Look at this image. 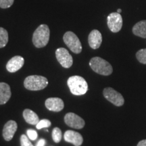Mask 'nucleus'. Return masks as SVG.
<instances>
[{"mask_svg": "<svg viewBox=\"0 0 146 146\" xmlns=\"http://www.w3.org/2000/svg\"><path fill=\"white\" fill-rule=\"evenodd\" d=\"M67 84L70 92L75 96H82L88 91V84L82 76H70L67 81Z\"/></svg>", "mask_w": 146, "mask_h": 146, "instance_id": "nucleus-1", "label": "nucleus"}, {"mask_svg": "<svg viewBox=\"0 0 146 146\" xmlns=\"http://www.w3.org/2000/svg\"><path fill=\"white\" fill-rule=\"evenodd\" d=\"M50 31L46 25H41L35 31L33 35V43L37 48L46 46L50 40Z\"/></svg>", "mask_w": 146, "mask_h": 146, "instance_id": "nucleus-2", "label": "nucleus"}, {"mask_svg": "<svg viewBox=\"0 0 146 146\" xmlns=\"http://www.w3.org/2000/svg\"><path fill=\"white\" fill-rule=\"evenodd\" d=\"M89 65L94 72L101 75L108 76L113 72L112 65L106 60L100 57L91 58L89 62Z\"/></svg>", "mask_w": 146, "mask_h": 146, "instance_id": "nucleus-3", "label": "nucleus"}, {"mask_svg": "<svg viewBox=\"0 0 146 146\" xmlns=\"http://www.w3.org/2000/svg\"><path fill=\"white\" fill-rule=\"evenodd\" d=\"M48 85V81L44 76L39 75L29 76L25 78L24 85L31 91H39L45 89Z\"/></svg>", "mask_w": 146, "mask_h": 146, "instance_id": "nucleus-4", "label": "nucleus"}, {"mask_svg": "<svg viewBox=\"0 0 146 146\" xmlns=\"http://www.w3.org/2000/svg\"><path fill=\"white\" fill-rule=\"evenodd\" d=\"M64 42L74 54H80L82 52V45L78 36L73 32L68 31L63 36Z\"/></svg>", "mask_w": 146, "mask_h": 146, "instance_id": "nucleus-5", "label": "nucleus"}, {"mask_svg": "<svg viewBox=\"0 0 146 146\" xmlns=\"http://www.w3.org/2000/svg\"><path fill=\"white\" fill-rule=\"evenodd\" d=\"M103 94L108 101L111 102L116 106H122L125 103L123 96L112 87L105 88L103 91Z\"/></svg>", "mask_w": 146, "mask_h": 146, "instance_id": "nucleus-6", "label": "nucleus"}, {"mask_svg": "<svg viewBox=\"0 0 146 146\" xmlns=\"http://www.w3.org/2000/svg\"><path fill=\"white\" fill-rule=\"evenodd\" d=\"M123 18L118 12L110 14L107 18L108 27L112 33H118L123 27Z\"/></svg>", "mask_w": 146, "mask_h": 146, "instance_id": "nucleus-7", "label": "nucleus"}, {"mask_svg": "<svg viewBox=\"0 0 146 146\" xmlns=\"http://www.w3.org/2000/svg\"><path fill=\"white\" fill-rule=\"evenodd\" d=\"M56 56L59 63L65 68H68L72 66L73 59L72 56L66 49L60 47L56 51Z\"/></svg>", "mask_w": 146, "mask_h": 146, "instance_id": "nucleus-8", "label": "nucleus"}, {"mask_svg": "<svg viewBox=\"0 0 146 146\" xmlns=\"http://www.w3.org/2000/svg\"><path fill=\"white\" fill-rule=\"evenodd\" d=\"M64 122L70 127L81 129L85 127V123L81 117L72 112L67 113L64 116Z\"/></svg>", "mask_w": 146, "mask_h": 146, "instance_id": "nucleus-9", "label": "nucleus"}, {"mask_svg": "<svg viewBox=\"0 0 146 146\" xmlns=\"http://www.w3.org/2000/svg\"><path fill=\"white\" fill-rule=\"evenodd\" d=\"M64 140L68 143H70L74 146H81L83 142V137L79 133L76 131L68 130L64 135Z\"/></svg>", "mask_w": 146, "mask_h": 146, "instance_id": "nucleus-10", "label": "nucleus"}, {"mask_svg": "<svg viewBox=\"0 0 146 146\" xmlns=\"http://www.w3.org/2000/svg\"><path fill=\"white\" fill-rule=\"evenodd\" d=\"M17 128V123L14 120H9L5 124L3 129V137L5 141H9L12 139Z\"/></svg>", "mask_w": 146, "mask_h": 146, "instance_id": "nucleus-11", "label": "nucleus"}, {"mask_svg": "<svg viewBox=\"0 0 146 146\" xmlns=\"http://www.w3.org/2000/svg\"><path fill=\"white\" fill-rule=\"evenodd\" d=\"M25 64V59L20 56H16L9 60L6 64V69L10 72H16L19 70Z\"/></svg>", "mask_w": 146, "mask_h": 146, "instance_id": "nucleus-12", "label": "nucleus"}, {"mask_svg": "<svg viewBox=\"0 0 146 146\" xmlns=\"http://www.w3.org/2000/svg\"><path fill=\"white\" fill-rule=\"evenodd\" d=\"M45 107L53 112H60L64 107L63 100L58 98H50L45 101Z\"/></svg>", "mask_w": 146, "mask_h": 146, "instance_id": "nucleus-13", "label": "nucleus"}, {"mask_svg": "<svg viewBox=\"0 0 146 146\" xmlns=\"http://www.w3.org/2000/svg\"><path fill=\"white\" fill-rule=\"evenodd\" d=\"M89 45L94 50H97L102 43V35L98 30H93L88 36Z\"/></svg>", "mask_w": 146, "mask_h": 146, "instance_id": "nucleus-14", "label": "nucleus"}, {"mask_svg": "<svg viewBox=\"0 0 146 146\" xmlns=\"http://www.w3.org/2000/svg\"><path fill=\"white\" fill-rule=\"evenodd\" d=\"M11 96L10 85L5 83H0V105L6 104L10 99Z\"/></svg>", "mask_w": 146, "mask_h": 146, "instance_id": "nucleus-15", "label": "nucleus"}, {"mask_svg": "<svg viewBox=\"0 0 146 146\" xmlns=\"http://www.w3.org/2000/svg\"><path fill=\"white\" fill-rule=\"evenodd\" d=\"M23 117L27 123L32 125H36L40 120L37 114L30 109H25L24 110Z\"/></svg>", "mask_w": 146, "mask_h": 146, "instance_id": "nucleus-16", "label": "nucleus"}, {"mask_svg": "<svg viewBox=\"0 0 146 146\" xmlns=\"http://www.w3.org/2000/svg\"><path fill=\"white\" fill-rule=\"evenodd\" d=\"M133 33L139 37L146 38V21L138 22L133 27Z\"/></svg>", "mask_w": 146, "mask_h": 146, "instance_id": "nucleus-17", "label": "nucleus"}, {"mask_svg": "<svg viewBox=\"0 0 146 146\" xmlns=\"http://www.w3.org/2000/svg\"><path fill=\"white\" fill-rule=\"evenodd\" d=\"M8 42V33L5 29L0 27V48L4 47Z\"/></svg>", "mask_w": 146, "mask_h": 146, "instance_id": "nucleus-18", "label": "nucleus"}, {"mask_svg": "<svg viewBox=\"0 0 146 146\" xmlns=\"http://www.w3.org/2000/svg\"><path fill=\"white\" fill-rule=\"evenodd\" d=\"M62 137V133L59 128L56 127L52 131V139L55 143H59Z\"/></svg>", "mask_w": 146, "mask_h": 146, "instance_id": "nucleus-19", "label": "nucleus"}, {"mask_svg": "<svg viewBox=\"0 0 146 146\" xmlns=\"http://www.w3.org/2000/svg\"><path fill=\"white\" fill-rule=\"evenodd\" d=\"M137 59L140 63L146 64V49H141L136 54Z\"/></svg>", "mask_w": 146, "mask_h": 146, "instance_id": "nucleus-20", "label": "nucleus"}, {"mask_svg": "<svg viewBox=\"0 0 146 146\" xmlns=\"http://www.w3.org/2000/svg\"><path fill=\"white\" fill-rule=\"evenodd\" d=\"M51 125H52V123H51L50 120L47 119H43L39 120V123L36 125V127L37 129H41L43 128L50 127Z\"/></svg>", "mask_w": 146, "mask_h": 146, "instance_id": "nucleus-21", "label": "nucleus"}, {"mask_svg": "<svg viewBox=\"0 0 146 146\" xmlns=\"http://www.w3.org/2000/svg\"><path fill=\"white\" fill-rule=\"evenodd\" d=\"M21 146H33L29 137L25 135H22L21 137Z\"/></svg>", "mask_w": 146, "mask_h": 146, "instance_id": "nucleus-22", "label": "nucleus"}, {"mask_svg": "<svg viewBox=\"0 0 146 146\" xmlns=\"http://www.w3.org/2000/svg\"><path fill=\"white\" fill-rule=\"evenodd\" d=\"M14 0H0V8H8L13 5Z\"/></svg>", "mask_w": 146, "mask_h": 146, "instance_id": "nucleus-23", "label": "nucleus"}, {"mask_svg": "<svg viewBox=\"0 0 146 146\" xmlns=\"http://www.w3.org/2000/svg\"><path fill=\"white\" fill-rule=\"evenodd\" d=\"M27 135H28L29 138L32 141H35L37 138V133L33 129H28L27 130Z\"/></svg>", "mask_w": 146, "mask_h": 146, "instance_id": "nucleus-24", "label": "nucleus"}, {"mask_svg": "<svg viewBox=\"0 0 146 146\" xmlns=\"http://www.w3.org/2000/svg\"><path fill=\"white\" fill-rule=\"evenodd\" d=\"M45 140L44 139H40L39 141L37 142V143H36V146H44L45 145Z\"/></svg>", "mask_w": 146, "mask_h": 146, "instance_id": "nucleus-25", "label": "nucleus"}, {"mask_svg": "<svg viewBox=\"0 0 146 146\" xmlns=\"http://www.w3.org/2000/svg\"><path fill=\"white\" fill-rule=\"evenodd\" d=\"M137 146H146V139H143L137 143Z\"/></svg>", "mask_w": 146, "mask_h": 146, "instance_id": "nucleus-26", "label": "nucleus"}, {"mask_svg": "<svg viewBox=\"0 0 146 146\" xmlns=\"http://www.w3.org/2000/svg\"><path fill=\"white\" fill-rule=\"evenodd\" d=\"M122 12L121 9H118V10H117V12H118V13L120 14V12Z\"/></svg>", "mask_w": 146, "mask_h": 146, "instance_id": "nucleus-27", "label": "nucleus"}]
</instances>
